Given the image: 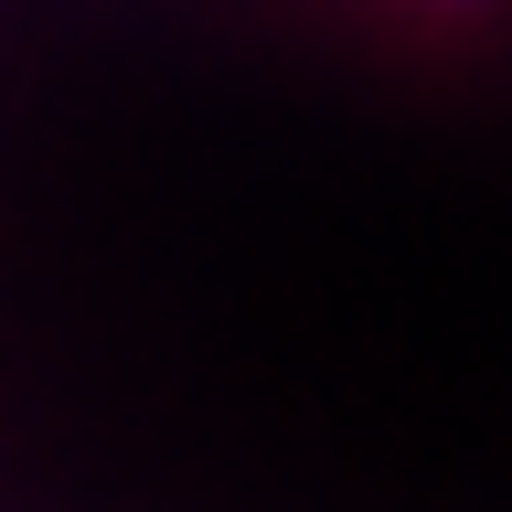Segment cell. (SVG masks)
I'll list each match as a JSON object with an SVG mask.
<instances>
[{
  "label": "cell",
  "instance_id": "cell-1",
  "mask_svg": "<svg viewBox=\"0 0 512 512\" xmlns=\"http://www.w3.org/2000/svg\"><path fill=\"white\" fill-rule=\"evenodd\" d=\"M416 22H480V11H491V0H406Z\"/></svg>",
  "mask_w": 512,
  "mask_h": 512
}]
</instances>
